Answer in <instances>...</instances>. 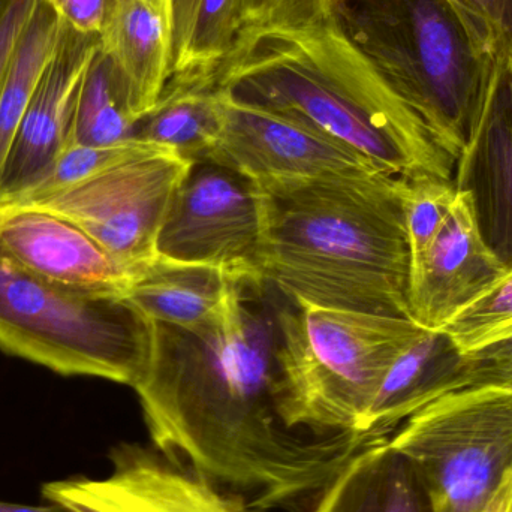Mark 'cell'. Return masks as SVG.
<instances>
[{"mask_svg": "<svg viewBox=\"0 0 512 512\" xmlns=\"http://www.w3.org/2000/svg\"><path fill=\"white\" fill-rule=\"evenodd\" d=\"M236 283L197 327L152 321L150 354L134 390L152 445L259 510L319 495L364 445L357 433L292 429L280 409L276 327Z\"/></svg>", "mask_w": 512, "mask_h": 512, "instance_id": "cell-1", "label": "cell"}, {"mask_svg": "<svg viewBox=\"0 0 512 512\" xmlns=\"http://www.w3.org/2000/svg\"><path fill=\"white\" fill-rule=\"evenodd\" d=\"M212 89L297 120L388 176L454 179L456 159L331 20L242 36Z\"/></svg>", "mask_w": 512, "mask_h": 512, "instance_id": "cell-2", "label": "cell"}, {"mask_svg": "<svg viewBox=\"0 0 512 512\" xmlns=\"http://www.w3.org/2000/svg\"><path fill=\"white\" fill-rule=\"evenodd\" d=\"M255 185L265 283L292 304L409 318L406 180L370 174Z\"/></svg>", "mask_w": 512, "mask_h": 512, "instance_id": "cell-3", "label": "cell"}, {"mask_svg": "<svg viewBox=\"0 0 512 512\" xmlns=\"http://www.w3.org/2000/svg\"><path fill=\"white\" fill-rule=\"evenodd\" d=\"M330 20L459 159L499 65L450 0H330Z\"/></svg>", "mask_w": 512, "mask_h": 512, "instance_id": "cell-4", "label": "cell"}, {"mask_svg": "<svg viewBox=\"0 0 512 512\" xmlns=\"http://www.w3.org/2000/svg\"><path fill=\"white\" fill-rule=\"evenodd\" d=\"M424 330L406 316L310 304L280 310L274 358L286 424L358 435L385 376Z\"/></svg>", "mask_w": 512, "mask_h": 512, "instance_id": "cell-5", "label": "cell"}, {"mask_svg": "<svg viewBox=\"0 0 512 512\" xmlns=\"http://www.w3.org/2000/svg\"><path fill=\"white\" fill-rule=\"evenodd\" d=\"M152 324L123 294L48 282L0 249V348L66 376L131 385L143 375Z\"/></svg>", "mask_w": 512, "mask_h": 512, "instance_id": "cell-6", "label": "cell"}, {"mask_svg": "<svg viewBox=\"0 0 512 512\" xmlns=\"http://www.w3.org/2000/svg\"><path fill=\"white\" fill-rule=\"evenodd\" d=\"M388 439L423 478L436 512H477L512 474V388L454 391Z\"/></svg>", "mask_w": 512, "mask_h": 512, "instance_id": "cell-7", "label": "cell"}, {"mask_svg": "<svg viewBox=\"0 0 512 512\" xmlns=\"http://www.w3.org/2000/svg\"><path fill=\"white\" fill-rule=\"evenodd\" d=\"M194 164L155 144L71 188L17 206L68 219L134 274L158 258L162 225Z\"/></svg>", "mask_w": 512, "mask_h": 512, "instance_id": "cell-8", "label": "cell"}, {"mask_svg": "<svg viewBox=\"0 0 512 512\" xmlns=\"http://www.w3.org/2000/svg\"><path fill=\"white\" fill-rule=\"evenodd\" d=\"M156 254L209 265L251 288L264 282L261 197L254 182L212 162H195L162 225Z\"/></svg>", "mask_w": 512, "mask_h": 512, "instance_id": "cell-9", "label": "cell"}, {"mask_svg": "<svg viewBox=\"0 0 512 512\" xmlns=\"http://www.w3.org/2000/svg\"><path fill=\"white\" fill-rule=\"evenodd\" d=\"M104 478L71 477L41 489L72 512H261L242 492L171 459L158 448L116 445Z\"/></svg>", "mask_w": 512, "mask_h": 512, "instance_id": "cell-10", "label": "cell"}, {"mask_svg": "<svg viewBox=\"0 0 512 512\" xmlns=\"http://www.w3.org/2000/svg\"><path fill=\"white\" fill-rule=\"evenodd\" d=\"M212 90L219 131L203 161L236 171L254 183L385 174L297 120L240 101L227 90Z\"/></svg>", "mask_w": 512, "mask_h": 512, "instance_id": "cell-11", "label": "cell"}, {"mask_svg": "<svg viewBox=\"0 0 512 512\" xmlns=\"http://www.w3.org/2000/svg\"><path fill=\"white\" fill-rule=\"evenodd\" d=\"M99 48V35H86L65 24L6 156L0 201L23 191L68 146L78 95Z\"/></svg>", "mask_w": 512, "mask_h": 512, "instance_id": "cell-12", "label": "cell"}, {"mask_svg": "<svg viewBox=\"0 0 512 512\" xmlns=\"http://www.w3.org/2000/svg\"><path fill=\"white\" fill-rule=\"evenodd\" d=\"M508 273L478 233L468 198L456 203L426 254L411 265L409 318L441 330Z\"/></svg>", "mask_w": 512, "mask_h": 512, "instance_id": "cell-13", "label": "cell"}, {"mask_svg": "<svg viewBox=\"0 0 512 512\" xmlns=\"http://www.w3.org/2000/svg\"><path fill=\"white\" fill-rule=\"evenodd\" d=\"M0 249L30 273L84 292L126 294L132 273L62 216L0 204Z\"/></svg>", "mask_w": 512, "mask_h": 512, "instance_id": "cell-14", "label": "cell"}, {"mask_svg": "<svg viewBox=\"0 0 512 512\" xmlns=\"http://www.w3.org/2000/svg\"><path fill=\"white\" fill-rule=\"evenodd\" d=\"M454 185L487 248L512 270V65L499 66L477 131L456 161Z\"/></svg>", "mask_w": 512, "mask_h": 512, "instance_id": "cell-15", "label": "cell"}, {"mask_svg": "<svg viewBox=\"0 0 512 512\" xmlns=\"http://www.w3.org/2000/svg\"><path fill=\"white\" fill-rule=\"evenodd\" d=\"M468 387L465 351L442 328L424 330L385 376L358 435L369 442L388 438L430 403Z\"/></svg>", "mask_w": 512, "mask_h": 512, "instance_id": "cell-16", "label": "cell"}, {"mask_svg": "<svg viewBox=\"0 0 512 512\" xmlns=\"http://www.w3.org/2000/svg\"><path fill=\"white\" fill-rule=\"evenodd\" d=\"M99 41L138 126L155 110L170 81L167 12L153 0H116Z\"/></svg>", "mask_w": 512, "mask_h": 512, "instance_id": "cell-17", "label": "cell"}, {"mask_svg": "<svg viewBox=\"0 0 512 512\" xmlns=\"http://www.w3.org/2000/svg\"><path fill=\"white\" fill-rule=\"evenodd\" d=\"M318 496L312 512H436L423 478L388 438L352 454Z\"/></svg>", "mask_w": 512, "mask_h": 512, "instance_id": "cell-18", "label": "cell"}, {"mask_svg": "<svg viewBox=\"0 0 512 512\" xmlns=\"http://www.w3.org/2000/svg\"><path fill=\"white\" fill-rule=\"evenodd\" d=\"M236 283L219 268L158 256L132 274L125 297L152 321L191 328L212 318Z\"/></svg>", "mask_w": 512, "mask_h": 512, "instance_id": "cell-19", "label": "cell"}, {"mask_svg": "<svg viewBox=\"0 0 512 512\" xmlns=\"http://www.w3.org/2000/svg\"><path fill=\"white\" fill-rule=\"evenodd\" d=\"M170 30L167 86L212 89L239 38L237 0H164Z\"/></svg>", "mask_w": 512, "mask_h": 512, "instance_id": "cell-20", "label": "cell"}, {"mask_svg": "<svg viewBox=\"0 0 512 512\" xmlns=\"http://www.w3.org/2000/svg\"><path fill=\"white\" fill-rule=\"evenodd\" d=\"M65 24L41 0L6 69L0 84V173L30 99L59 47Z\"/></svg>", "mask_w": 512, "mask_h": 512, "instance_id": "cell-21", "label": "cell"}, {"mask_svg": "<svg viewBox=\"0 0 512 512\" xmlns=\"http://www.w3.org/2000/svg\"><path fill=\"white\" fill-rule=\"evenodd\" d=\"M218 131V107L212 89L167 86L155 110L138 123L135 138L200 162L215 144Z\"/></svg>", "mask_w": 512, "mask_h": 512, "instance_id": "cell-22", "label": "cell"}, {"mask_svg": "<svg viewBox=\"0 0 512 512\" xmlns=\"http://www.w3.org/2000/svg\"><path fill=\"white\" fill-rule=\"evenodd\" d=\"M135 132L116 72L99 48L78 95L68 146H113Z\"/></svg>", "mask_w": 512, "mask_h": 512, "instance_id": "cell-23", "label": "cell"}, {"mask_svg": "<svg viewBox=\"0 0 512 512\" xmlns=\"http://www.w3.org/2000/svg\"><path fill=\"white\" fill-rule=\"evenodd\" d=\"M153 146L155 144L140 138H132L113 146H68L23 191L8 200L0 201V204H26L71 188Z\"/></svg>", "mask_w": 512, "mask_h": 512, "instance_id": "cell-24", "label": "cell"}, {"mask_svg": "<svg viewBox=\"0 0 512 512\" xmlns=\"http://www.w3.org/2000/svg\"><path fill=\"white\" fill-rule=\"evenodd\" d=\"M453 180L424 177L406 180L405 221L411 265L426 254L456 203Z\"/></svg>", "mask_w": 512, "mask_h": 512, "instance_id": "cell-25", "label": "cell"}, {"mask_svg": "<svg viewBox=\"0 0 512 512\" xmlns=\"http://www.w3.org/2000/svg\"><path fill=\"white\" fill-rule=\"evenodd\" d=\"M512 328V270L486 294L454 316L442 330L447 331L465 352Z\"/></svg>", "mask_w": 512, "mask_h": 512, "instance_id": "cell-26", "label": "cell"}, {"mask_svg": "<svg viewBox=\"0 0 512 512\" xmlns=\"http://www.w3.org/2000/svg\"><path fill=\"white\" fill-rule=\"evenodd\" d=\"M237 15L239 38L264 30L301 29L330 21V0H237Z\"/></svg>", "mask_w": 512, "mask_h": 512, "instance_id": "cell-27", "label": "cell"}, {"mask_svg": "<svg viewBox=\"0 0 512 512\" xmlns=\"http://www.w3.org/2000/svg\"><path fill=\"white\" fill-rule=\"evenodd\" d=\"M499 66L512 65V0H450Z\"/></svg>", "mask_w": 512, "mask_h": 512, "instance_id": "cell-28", "label": "cell"}, {"mask_svg": "<svg viewBox=\"0 0 512 512\" xmlns=\"http://www.w3.org/2000/svg\"><path fill=\"white\" fill-rule=\"evenodd\" d=\"M465 354L471 387L498 385L512 388V328Z\"/></svg>", "mask_w": 512, "mask_h": 512, "instance_id": "cell-29", "label": "cell"}, {"mask_svg": "<svg viewBox=\"0 0 512 512\" xmlns=\"http://www.w3.org/2000/svg\"><path fill=\"white\" fill-rule=\"evenodd\" d=\"M72 29L101 35L116 0H44Z\"/></svg>", "mask_w": 512, "mask_h": 512, "instance_id": "cell-30", "label": "cell"}, {"mask_svg": "<svg viewBox=\"0 0 512 512\" xmlns=\"http://www.w3.org/2000/svg\"><path fill=\"white\" fill-rule=\"evenodd\" d=\"M512 511V474L499 487L498 492L477 512H511Z\"/></svg>", "mask_w": 512, "mask_h": 512, "instance_id": "cell-31", "label": "cell"}, {"mask_svg": "<svg viewBox=\"0 0 512 512\" xmlns=\"http://www.w3.org/2000/svg\"><path fill=\"white\" fill-rule=\"evenodd\" d=\"M0 512H72L68 508L62 507L59 504H51L48 502L47 505H23V504H12V502L0 501Z\"/></svg>", "mask_w": 512, "mask_h": 512, "instance_id": "cell-32", "label": "cell"}, {"mask_svg": "<svg viewBox=\"0 0 512 512\" xmlns=\"http://www.w3.org/2000/svg\"><path fill=\"white\" fill-rule=\"evenodd\" d=\"M153 2L158 3V5L164 6V0H153Z\"/></svg>", "mask_w": 512, "mask_h": 512, "instance_id": "cell-33", "label": "cell"}, {"mask_svg": "<svg viewBox=\"0 0 512 512\" xmlns=\"http://www.w3.org/2000/svg\"><path fill=\"white\" fill-rule=\"evenodd\" d=\"M512 512V511H511Z\"/></svg>", "mask_w": 512, "mask_h": 512, "instance_id": "cell-34", "label": "cell"}]
</instances>
